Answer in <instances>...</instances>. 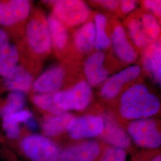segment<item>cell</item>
Returning <instances> with one entry per match:
<instances>
[{
	"instance_id": "cell-16",
	"label": "cell",
	"mask_w": 161,
	"mask_h": 161,
	"mask_svg": "<svg viewBox=\"0 0 161 161\" xmlns=\"http://www.w3.org/2000/svg\"><path fill=\"white\" fill-rule=\"evenodd\" d=\"M96 28L92 21L86 22L78 30L75 36L76 48L83 53H90L95 46Z\"/></svg>"
},
{
	"instance_id": "cell-3",
	"label": "cell",
	"mask_w": 161,
	"mask_h": 161,
	"mask_svg": "<svg viewBox=\"0 0 161 161\" xmlns=\"http://www.w3.org/2000/svg\"><path fill=\"white\" fill-rule=\"evenodd\" d=\"M92 97L91 86L86 81L77 83L70 89L54 94L58 107L64 112L70 110H82L90 104Z\"/></svg>"
},
{
	"instance_id": "cell-15",
	"label": "cell",
	"mask_w": 161,
	"mask_h": 161,
	"mask_svg": "<svg viewBox=\"0 0 161 161\" xmlns=\"http://www.w3.org/2000/svg\"><path fill=\"white\" fill-rule=\"evenodd\" d=\"M142 64L152 78L161 84V41H152L146 48Z\"/></svg>"
},
{
	"instance_id": "cell-26",
	"label": "cell",
	"mask_w": 161,
	"mask_h": 161,
	"mask_svg": "<svg viewBox=\"0 0 161 161\" xmlns=\"http://www.w3.org/2000/svg\"><path fill=\"white\" fill-rule=\"evenodd\" d=\"M3 127L8 138L14 139L19 136V122L16 119L14 115L12 114L3 118Z\"/></svg>"
},
{
	"instance_id": "cell-28",
	"label": "cell",
	"mask_w": 161,
	"mask_h": 161,
	"mask_svg": "<svg viewBox=\"0 0 161 161\" xmlns=\"http://www.w3.org/2000/svg\"><path fill=\"white\" fill-rule=\"evenodd\" d=\"M143 7L152 13L155 17H161V0H146L142 1Z\"/></svg>"
},
{
	"instance_id": "cell-25",
	"label": "cell",
	"mask_w": 161,
	"mask_h": 161,
	"mask_svg": "<svg viewBox=\"0 0 161 161\" xmlns=\"http://www.w3.org/2000/svg\"><path fill=\"white\" fill-rule=\"evenodd\" d=\"M33 102L39 108L55 115H60L65 113V112L59 108L56 103L54 94H41L36 95L33 98Z\"/></svg>"
},
{
	"instance_id": "cell-5",
	"label": "cell",
	"mask_w": 161,
	"mask_h": 161,
	"mask_svg": "<svg viewBox=\"0 0 161 161\" xmlns=\"http://www.w3.org/2000/svg\"><path fill=\"white\" fill-rule=\"evenodd\" d=\"M53 4L55 17L70 26L84 23L90 16V8L82 1L60 0L54 1Z\"/></svg>"
},
{
	"instance_id": "cell-1",
	"label": "cell",
	"mask_w": 161,
	"mask_h": 161,
	"mask_svg": "<svg viewBox=\"0 0 161 161\" xmlns=\"http://www.w3.org/2000/svg\"><path fill=\"white\" fill-rule=\"evenodd\" d=\"M159 98L149 92L143 84H136L128 87L120 98L119 112L127 119L137 120L156 115L161 109Z\"/></svg>"
},
{
	"instance_id": "cell-6",
	"label": "cell",
	"mask_w": 161,
	"mask_h": 161,
	"mask_svg": "<svg viewBox=\"0 0 161 161\" xmlns=\"http://www.w3.org/2000/svg\"><path fill=\"white\" fill-rule=\"evenodd\" d=\"M103 128V118L95 115H84L74 118L66 131L70 137L80 140L100 136Z\"/></svg>"
},
{
	"instance_id": "cell-11",
	"label": "cell",
	"mask_w": 161,
	"mask_h": 161,
	"mask_svg": "<svg viewBox=\"0 0 161 161\" xmlns=\"http://www.w3.org/2000/svg\"><path fill=\"white\" fill-rule=\"evenodd\" d=\"M30 12L28 1L13 0L0 3V25L11 26L27 17Z\"/></svg>"
},
{
	"instance_id": "cell-17",
	"label": "cell",
	"mask_w": 161,
	"mask_h": 161,
	"mask_svg": "<svg viewBox=\"0 0 161 161\" xmlns=\"http://www.w3.org/2000/svg\"><path fill=\"white\" fill-rule=\"evenodd\" d=\"M19 53L16 47L6 43L0 49V76L6 78L16 69Z\"/></svg>"
},
{
	"instance_id": "cell-22",
	"label": "cell",
	"mask_w": 161,
	"mask_h": 161,
	"mask_svg": "<svg viewBox=\"0 0 161 161\" xmlns=\"http://www.w3.org/2000/svg\"><path fill=\"white\" fill-rule=\"evenodd\" d=\"M96 28L95 48L98 51L107 49L111 44V40L106 32L108 20L103 14L98 13L94 17Z\"/></svg>"
},
{
	"instance_id": "cell-34",
	"label": "cell",
	"mask_w": 161,
	"mask_h": 161,
	"mask_svg": "<svg viewBox=\"0 0 161 161\" xmlns=\"http://www.w3.org/2000/svg\"></svg>"
},
{
	"instance_id": "cell-21",
	"label": "cell",
	"mask_w": 161,
	"mask_h": 161,
	"mask_svg": "<svg viewBox=\"0 0 161 161\" xmlns=\"http://www.w3.org/2000/svg\"><path fill=\"white\" fill-rule=\"evenodd\" d=\"M48 28L55 46L59 49L66 46L68 40V34L64 23L55 16H51L48 19Z\"/></svg>"
},
{
	"instance_id": "cell-33",
	"label": "cell",
	"mask_w": 161,
	"mask_h": 161,
	"mask_svg": "<svg viewBox=\"0 0 161 161\" xmlns=\"http://www.w3.org/2000/svg\"><path fill=\"white\" fill-rule=\"evenodd\" d=\"M151 161H161V155L156 156Z\"/></svg>"
},
{
	"instance_id": "cell-27",
	"label": "cell",
	"mask_w": 161,
	"mask_h": 161,
	"mask_svg": "<svg viewBox=\"0 0 161 161\" xmlns=\"http://www.w3.org/2000/svg\"><path fill=\"white\" fill-rule=\"evenodd\" d=\"M127 153L125 150L110 147L106 150L99 161H126Z\"/></svg>"
},
{
	"instance_id": "cell-8",
	"label": "cell",
	"mask_w": 161,
	"mask_h": 161,
	"mask_svg": "<svg viewBox=\"0 0 161 161\" xmlns=\"http://www.w3.org/2000/svg\"><path fill=\"white\" fill-rule=\"evenodd\" d=\"M26 35L29 46L35 53L43 54L49 51L52 39L48 27L38 20L29 22L26 28Z\"/></svg>"
},
{
	"instance_id": "cell-23",
	"label": "cell",
	"mask_w": 161,
	"mask_h": 161,
	"mask_svg": "<svg viewBox=\"0 0 161 161\" xmlns=\"http://www.w3.org/2000/svg\"><path fill=\"white\" fill-rule=\"evenodd\" d=\"M26 103V97L23 92H12L7 98L6 103L0 108V116H7L17 113L23 109Z\"/></svg>"
},
{
	"instance_id": "cell-14",
	"label": "cell",
	"mask_w": 161,
	"mask_h": 161,
	"mask_svg": "<svg viewBox=\"0 0 161 161\" xmlns=\"http://www.w3.org/2000/svg\"><path fill=\"white\" fill-rule=\"evenodd\" d=\"M104 128L101 136L104 141L114 147L127 149L131 146V138L128 134L108 116L103 118Z\"/></svg>"
},
{
	"instance_id": "cell-7",
	"label": "cell",
	"mask_w": 161,
	"mask_h": 161,
	"mask_svg": "<svg viewBox=\"0 0 161 161\" xmlns=\"http://www.w3.org/2000/svg\"><path fill=\"white\" fill-rule=\"evenodd\" d=\"M142 72L138 65L129 66L109 78L102 86L100 95L106 99L116 97L125 84L137 78Z\"/></svg>"
},
{
	"instance_id": "cell-19",
	"label": "cell",
	"mask_w": 161,
	"mask_h": 161,
	"mask_svg": "<svg viewBox=\"0 0 161 161\" xmlns=\"http://www.w3.org/2000/svg\"><path fill=\"white\" fill-rule=\"evenodd\" d=\"M127 32L134 44L139 48H146L152 42L144 31L140 17L132 16L127 19Z\"/></svg>"
},
{
	"instance_id": "cell-20",
	"label": "cell",
	"mask_w": 161,
	"mask_h": 161,
	"mask_svg": "<svg viewBox=\"0 0 161 161\" xmlns=\"http://www.w3.org/2000/svg\"><path fill=\"white\" fill-rule=\"evenodd\" d=\"M74 118L70 114L64 113L47 118L42 124V130L47 136H57L67 130L70 122Z\"/></svg>"
},
{
	"instance_id": "cell-18",
	"label": "cell",
	"mask_w": 161,
	"mask_h": 161,
	"mask_svg": "<svg viewBox=\"0 0 161 161\" xmlns=\"http://www.w3.org/2000/svg\"><path fill=\"white\" fill-rule=\"evenodd\" d=\"M6 87L13 92H23L28 90L32 84V78L22 66H18L12 74L5 78Z\"/></svg>"
},
{
	"instance_id": "cell-24",
	"label": "cell",
	"mask_w": 161,
	"mask_h": 161,
	"mask_svg": "<svg viewBox=\"0 0 161 161\" xmlns=\"http://www.w3.org/2000/svg\"><path fill=\"white\" fill-rule=\"evenodd\" d=\"M140 19L143 25L144 31L152 41L156 40L161 32V26L156 17L148 13H142Z\"/></svg>"
},
{
	"instance_id": "cell-9",
	"label": "cell",
	"mask_w": 161,
	"mask_h": 161,
	"mask_svg": "<svg viewBox=\"0 0 161 161\" xmlns=\"http://www.w3.org/2000/svg\"><path fill=\"white\" fill-rule=\"evenodd\" d=\"M111 42L115 54L123 62L131 64L137 60V52L128 40L124 28L120 24H117L114 26Z\"/></svg>"
},
{
	"instance_id": "cell-10",
	"label": "cell",
	"mask_w": 161,
	"mask_h": 161,
	"mask_svg": "<svg viewBox=\"0 0 161 161\" xmlns=\"http://www.w3.org/2000/svg\"><path fill=\"white\" fill-rule=\"evenodd\" d=\"M101 152L100 144L93 141L70 146L60 153V161H94Z\"/></svg>"
},
{
	"instance_id": "cell-30",
	"label": "cell",
	"mask_w": 161,
	"mask_h": 161,
	"mask_svg": "<svg viewBox=\"0 0 161 161\" xmlns=\"http://www.w3.org/2000/svg\"><path fill=\"white\" fill-rule=\"evenodd\" d=\"M94 3L110 10H116L119 7V1L114 0H103V1H94Z\"/></svg>"
},
{
	"instance_id": "cell-2",
	"label": "cell",
	"mask_w": 161,
	"mask_h": 161,
	"mask_svg": "<svg viewBox=\"0 0 161 161\" xmlns=\"http://www.w3.org/2000/svg\"><path fill=\"white\" fill-rule=\"evenodd\" d=\"M127 131L134 143L142 147L157 149L161 146V131L153 119L132 121L129 123Z\"/></svg>"
},
{
	"instance_id": "cell-12",
	"label": "cell",
	"mask_w": 161,
	"mask_h": 161,
	"mask_svg": "<svg viewBox=\"0 0 161 161\" xmlns=\"http://www.w3.org/2000/svg\"><path fill=\"white\" fill-rule=\"evenodd\" d=\"M105 54L102 51L92 53L86 58L84 69L88 83L92 86H96L106 80L109 71L104 66Z\"/></svg>"
},
{
	"instance_id": "cell-32",
	"label": "cell",
	"mask_w": 161,
	"mask_h": 161,
	"mask_svg": "<svg viewBox=\"0 0 161 161\" xmlns=\"http://www.w3.org/2000/svg\"><path fill=\"white\" fill-rule=\"evenodd\" d=\"M8 36L6 32L2 29H0V49L3 46L7 43Z\"/></svg>"
},
{
	"instance_id": "cell-31",
	"label": "cell",
	"mask_w": 161,
	"mask_h": 161,
	"mask_svg": "<svg viewBox=\"0 0 161 161\" xmlns=\"http://www.w3.org/2000/svg\"><path fill=\"white\" fill-rule=\"evenodd\" d=\"M25 124L27 128L31 131H35L38 128V124L33 117H31L28 120L26 121Z\"/></svg>"
},
{
	"instance_id": "cell-13",
	"label": "cell",
	"mask_w": 161,
	"mask_h": 161,
	"mask_svg": "<svg viewBox=\"0 0 161 161\" xmlns=\"http://www.w3.org/2000/svg\"><path fill=\"white\" fill-rule=\"evenodd\" d=\"M64 78V69L54 66L47 70L36 80L33 84L35 92L50 94L57 91L62 86Z\"/></svg>"
},
{
	"instance_id": "cell-29",
	"label": "cell",
	"mask_w": 161,
	"mask_h": 161,
	"mask_svg": "<svg viewBox=\"0 0 161 161\" xmlns=\"http://www.w3.org/2000/svg\"><path fill=\"white\" fill-rule=\"evenodd\" d=\"M137 4V1L132 0H123L119 1V7L124 14H127L133 11Z\"/></svg>"
},
{
	"instance_id": "cell-4",
	"label": "cell",
	"mask_w": 161,
	"mask_h": 161,
	"mask_svg": "<svg viewBox=\"0 0 161 161\" xmlns=\"http://www.w3.org/2000/svg\"><path fill=\"white\" fill-rule=\"evenodd\" d=\"M23 153L32 161H58L59 151L56 144L42 136L34 134L21 143Z\"/></svg>"
}]
</instances>
